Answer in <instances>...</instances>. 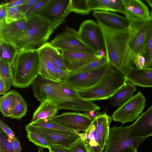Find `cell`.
<instances>
[{"instance_id": "obj_1", "label": "cell", "mask_w": 152, "mask_h": 152, "mask_svg": "<svg viewBox=\"0 0 152 152\" xmlns=\"http://www.w3.org/2000/svg\"><path fill=\"white\" fill-rule=\"evenodd\" d=\"M39 58L37 49L19 52L10 65L12 85L27 88L39 75Z\"/></svg>"}, {"instance_id": "obj_2", "label": "cell", "mask_w": 152, "mask_h": 152, "mask_svg": "<svg viewBox=\"0 0 152 152\" xmlns=\"http://www.w3.org/2000/svg\"><path fill=\"white\" fill-rule=\"evenodd\" d=\"M98 23L103 33L109 63L125 76L126 73L124 67V59L129 37V28L115 29Z\"/></svg>"}, {"instance_id": "obj_3", "label": "cell", "mask_w": 152, "mask_h": 152, "mask_svg": "<svg viewBox=\"0 0 152 152\" xmlns=\"http://www.w3.org/2000/svg\"><path fill=\"white\" fill-rule=\"evenodd\" d=\"M111 65L103 78L93 87L77 91L80 97L92 101L110 99L126 82L125 76Z\"/></svg>"}, {"instance_id": "obj_4", "label": "cell", "mask_w": 152, "mask_h": 152, "mask_svg": "<svg viewBox=\"0 0 152 152\" xmlns=\"http://www.w3.org/2000/svg\"><path fill=\"white\" fill-rule=\"evenodd\" d=\"M26 20V32L15 45L18 52L38 48L46 43L55 30L51 24L38 16Z\"/></svg>"}, {"instance_id": "obj_5", "label": "cell", "mask_w": 152, "mask_h": 152, "mask_svg": "<svg viewBox=\"0 0 152 152\" xmlns=\"http://www.w3.org/2000/svg\"><path fill=\"white\" fill-rule=\"evenodd\" d=\"M151 20L130 21L129 37L124 59V67L126 74L135 67L134 59L137 55L141 53L144 47Z\"/></svg>"}, {"instance_id": "obj_6", "label": "cell", "mask_w": 152, "mask_h": 152, "mask_svg": "<svg viewBox=\"0 0 152 152\" xmlns=\"http://www.w3.org/2000/svg\"><path fill=\"white\" fill-rule=\"evenodd\" d=\"M34 97L40 103L50 101L61 110L68 96L64 93L60 83H55L39 75L31 84Z\"/></svg>"}, {"instance_id": "obj_7", "label": "cell", "mask_w": 152, "mask_h": 152, "mask_svg": "<svg viewBox=\"0 0 152 152\" xmlns=\"http://www.w3.org/2000/svg\"><path fill=\"white\" fill-rule=\"evenodd\" d=\"M146 139L133 138L128 126H114L110 129L104 152H121L123 150L132 147L137 148Z\"/></svg>"}, {"instance_id": "obj_8", "label": "cell", "mask_w": 152, "mask_h": 152, "mask_svg": "<svg viewBox=\"0 0 152 152\" xmlns=\"http://www.w3.org/2000/svg\"><path fill=\"white\" fill-rule=\"evenodd\" d=\"M109 63L85 72L68 75L61 81L72 89L79 91L91 88L103 78L111 67Z\"/></svg>"}, {"instance_id": "obj_9", "label": "cell", "mask_w": 152, "mask_h": 152, "mask_svg": "<svg viewBox=\"0 0 152 152\" xmlns=\"http://www.w3.org/2000/svg\"><path fill=\"white\" fill-rule=\"evenodd\" d=\"M145 105V97L139 91L113 112L112 119L122 124L132 122L139 117Z\"/></svg>"}, {"instance_id": "obj_10", "label": "cell", "mask_w": 152, "mask_h": 152, "mask_svg": "<svg viewBox=\"0 0 152 152\" xmlns=\"http://www.w3.org/2000/svg\"><path fill=\"white\" fill-rule=\"evenodd\" d=\"M25 129L26 132L38 134L43 137L49 146L59 145L70 148L71 145L78 140L80 137L78 132H70L51 130L26 125Z\"/></svg>"}, {"instance_id": "obj_11", "label": "cell", "mask_w": 152, "mask_h": 152, "mask_svg": "<svg viewBox=\"0 0 152 152\" xmlns=\"http://www.w3.org/2000/svg\"><path fill=\"white\" fill-rule=\"evenodd\" d=\"M50 43L52 46L60 50L78 51L95 53L92 49L82 41L78 31L68 27H67L61 33L57 34Z\"/></svg>"}, {"instance_id": "obj_12", "label": "cell", "mask_w": 152, "mask_h": 152, "mask_svg": "<svg viewBox=\"0 0 152 152\" xmlns=\"http://www.w3.org/2000/svg\"><path fill=\"white\" fill-rule=\"evenodd\" d=\"M70 0H50L38 16L51 24L55 29L70 13Z\"/></svg>"}, {"instance_id": "obj_13", "label": "cell", "mask_w": 152, "mask_h": 152, "mask_svg": "<svg viewBox=\"0 0 152 152\" xmlns=\"http://www.w3.org/2000/svg\"><path fill=\"white\" fill-rule=\"evenodd\" d=\"M78 32L82 41L96 54L101 49L106 52L103 33L98 23L92 20H86L80 25Z\"/></svg>"}, {"instance_id": "obj_14", "label": "cell", "mask_w": 152, "mask_h": 152, "mask_svg": "<svg viewBox=\"0 0 152 152\" xmlns=\"http://www.w3.org/2000/svg\"><path fill=\"white\" fill-rule=\"evenodd\" d=\"M59 124L77 132H85L89 127L93 119L87 113L65 112L56 115L53 119Z\"/></svg>"}, {"instance_id": "obj_15", "label": "cell", "mask_w": 152, "mask_h": 152, "mask_svg": "<svg viewBox=\"0 0 152 152\" xmlns=\"http://www.w3.org/2000/svg\"><path fill=\"white\" fill-rule=\"evenodd\" d=\"M27 26L26 19L0 26V40L15 46L24 35Z\"/></svg>"}, {"instance_id": "obj_16", "label": "cell", "mask_w": 152, "mask_h": 152, "mask_svg": "<svg viewBox=\"0 0 152 152\" xmlns=\"http://www.w3.org/2000/svg\"><path fill=\"white\" fill-rule=\"evenodd\" d=\"M37 49L39 58V75L45 79L53 82V72L55 67L52 57L57 49L52 46L50 43L46 42Z\"/></svg>"}, {"instance_id": "obj_17", "label": "cell", "mask_w": 152, "mask_h": 152, "mask_svg": "<svg viewBox=\"0 0 152 152\" xmlns=\"http://www.w3.org/2000/svg\"><path fill=\"white\" fill-rule=\"evenodd\" d=\"M69 72L87 64L96 58L95 53L66 50H60Z\"/></svg>"}, {"instance_id": "obj_18", "label": "cell", "mask_w": 152, "mask_h": 152, "mask_svg": "<svg viewBox=\"0 0 152 152\" xmlns=\"http://www.w3.org/2000/svg\"><path fill=\"white\" fill-rule=\"evenodd\" d=\"M128 126L131 135L133 139L147 138L152 135V105Z\"/></svg>"}, {"instance_id": "obj_19", "label": "cell", "mask_w": 152, "mask_h": 152, "mask_svg": "<svg viewBox=\"0 0 152 152\" xmlns=\"http://www.w3.org/2000/svg\"><path fill=\"white\" fill-rule=\"evenodd\" d=\"M93 15L98 23L107 27L117 30L128 29L130 22L126 17L115 13L103 11H94Z\"/></svg>"}, {"instance_id": "obj_20", "label": "cell", "mask_w": 152, "mask_h": 152, "mask_svg": "<svg viewBox=\"0 0 152 152\" xmlns=\"http://www.w3.org/2000/svg\"><path fill=\"white\" fill-rule=\"evenodd\" d=\"M122 1L125 8L124 14L130 22L151 20L149 9L142 1L122 0Z\"/></svg>"}, {"instance_id": "obj_21", "label": "cell", "mask_w": 152, "mask_h": 152, "mask_svg": "<svg viewBox=\"0 0 152 152\" xmlns=\"http://www.w3.org/2000/svg\"><path fill=\"white\" fill-rule=\"evenodd\" d=\"M125 78L134 86L152 87V68L139 69L135 67L127 73Z\"/></svg>"}, {"instance_id": "obj_22", "label": "cell", "mask_w": 152, "mask_h": 152, "mask_svg": "<svg viewBox=\"0 0 152 152\" xmlns=\"http://www.w3.org/2000/svg\"><path fill=\"white\" fill-rule=\"evenodd\" d=\"M78 134L88 152H101L95 118L93 119L91 125L85 132H78Z\"/></svg>"}, {"instance_id": "obj_23", "label": "cell", "mask_w": 152, "mask_h": 152, "mask_svg": "<svg viewBox=\"0 0 152 152\" xmlns=\"http://www.w3.org/2000/svg\"><path fill=\"white\" fill-rule=\"evenodd\" d=\"M96 132L101 152H103L108 140L110 124L111 119L106 113L98 115L95 117Z\"/></svg>"}, {"instance_id": "obj_24", "label": "cell", "mask_w": 152, "mask_h": 152, "mask_svg": "<svg viewBox=\"0 0 152 152\" xmlns=\"http://www.w3.org/2000/svg\"><path fill=\"white\" fill-rule=\"evenodd\" d=\"M92 10L112 11L124 14L125 8L122 0H88Z\"/></svg>"}, {"instance_id": "obj_25", "label": "cell", "mask_w": 152, "mask_h": 152, "mask_svg": "<svg viewBox=\"0 0 152 152\" xmlns=\"http://www.w3.org/2000/svg\"><path fill=\"white\" fill-rule=\"evenodd\" d=\"M58 110L56 106L51 102H43L34 113L31 122L46 119H53L56 115Z\"/></svg>"}, {"instance_id": "obj_26", "label": "cell", "mask_w": 152, "mask_h": 152, "mask_svg": "<svg viewBox=\"0 0 152 152\" xmlns=\"http://www.w3.org/2000/svg\"><path fill=\"white\" fill-rule=\"evenodd\" d=\"M136 90L134 85L126 81L110 99L111 104L114 107H119L130 99Z\"/></svg>"}, {"instance_id": "obj_27", "label": "cell", "mask_w": 152, "mask_h": 152, "mask_svg": "<svg viewBox=\"0 0 152 152\" xmlns=\"http://www.w3.org/2000/svg\"><path fill=\"white\" fill-rule=\"evenodd\" d=\"M17 91L12 90L1 97L0 109L4 117H10L15 107Z\"/></svg>"}, {"instance_id": "obj_28", "label": "cell", "mask_w": 152, "mask_h": 152, "mask_svg": "<svg viewBox=\"0 0 152 152\" xmlns=\"http://www.w3.org/2000/svg\"><path fill=\"white\" fill-rule=\"evenodd\" d=\"M18 52L17 48L14 45L0 40V59L10 65Z\"/></svg>"}, {"instance_id": "obj_29", "label": "cell", "mask_w": 152, "mask_h": 152, "mask_svg": "<svg viewBox=\"0 0 152 152\" xmlns=\"http://www.w3.org/2000/svg\"><path fill=\"white\" fill-rule=\"evenodd\" d=\"M29 125L46 129L70 132H77L74 130L61 125L53 121V119H46L31 122Z\"/></svg>"}, {"instance_id": "obj_30", "label": "cell", "mask_w": 152, "mask_h": 152, "mask_svg": "<svg viewBox=\"0 0 152 152\" xmlns=\"http://www.w3.org/2000/svg\"><path fill=\"white\" fill-rule=\"evenodd\" d=\"M27 110V103L21 95L17 92L15 105L10 118L20 119L26 115Z\"/></svg>"}, {"instance_id": "obj_31", "label": "cell", "mask_w": 152, "mask_h": 152, "mask_svg": "<svg viewBox=\"0 0 152 152\" xmlns=\"http://www.w3.org/2000/svg\"><path fill=\"white\" fill-rule=\"evenodd\" d=\"M140 53L145 57L146 62L145 69L152 68V20L151 22L144 47Z\"/></svg>"}, {"instance_id": "obj_32", "label": "cell", "mask_w": 152, "mask_h": 152, "mask_svg": "<svg viewBox=\"0 0 152 152\" xmlns=\"http://www.w3.org/2000/svg\"><path fill=\"white\" fill-rule=\"evenodd\" d=\"M69 10L70 12L82 15L88 14L91 10L88 0H70Z\"/></svg>"}, {"instance_id": "obj_33", "label": "cell", "mask_w": 152, "mask_h": 152, "mask_svg": "<svg viewBox=\"0 0 152 152\" xmlns=\"http://www.w3.org/2000/svg\"><path fill=\"white\" fill-rule=\"evenodd\" d=\"M0 77L2 79L5 85L7 91H9L12 85L10 65L1 59H0Z\"/></svg>"}, {"instance_id": "obj_34", "label": "cell", "mask_w": 152, "mask_h": 152, "mask_svg": "<svg viewBox=\"0 0 152 152\" xmlns=\"http://www.w3.org/2000/svg\"><path fill=\"white\" fill-rule=\"evenodd\" d=\"M109 63L107 57L96 58L83 66L73 71L69 72V75H73L88 71L105 65Z\"/></svg>"}, {"instance_id": "obj_35", "label": "cell", "mask_w": 152, "mask_h": 152, "mask_svg": "<svg viewBox=\"0 0 152 152\" xmlns=\"http://www.w3.org/2000/svg\"><path fill=\"white\" fill-rule=\"evenodd\" d=\"M26 19L20 6L7 7L6 22L7 24Z\"/></svg>"}, {"instance_id": "obj_36", "label": "cell", "mask_w": 152, "mask_h": 152, "mask_svg": "<svg viewBox=\"0 0 152 152\" xmlns=\"http://www.w3.org/2000/svg\"><path fill=\"white\" fill-rule=\"evenodd\" d=\"M27 137L29 141L37 146L49 149V146L45 139L41 135L36 133L27 132Z\"/></svg>"}, {"instance_id": "obj_37", "label": "cell", "mask_w": 152, "mask_h": 152, "mask_svg": "<svg viewBox=\"0 0 152 152\" xmlns=\"http://www.w3.org/2000/svg\"><path fill=\"white\" fill-rule=\"evenodd\" d=\"M50 0H39L24 14L27 19L32 17L37 16L40 12Z\"/></svg>"}, {"instance_id": "obj_38", "label": "cell", "mask_w": 152, "mask_h": 152, "mask_svg": "<svg viewBox=\"0 0 152 152\" xmlns=\"http://www.w3.org/2000/svg\"><path fill=\"white\" fill-rule=\"evenodd\" d=\"M0 152H14L10 139L3 131H0Z\"/></svg>"}, {"instance_id": "obj_39", "label": "cell", "mask_w": 152, "mask_h": 152, "mask_svg": "<svg viewBox=\"0 0 152 152\" xmlns=\"http://www.w3.org/2000/svg\"><path fill=\"white\" fill-rule=\"evenodd\" d=\"M52 61L55 67L69 71L65 64L61 53L58 49L56 50L53 55Z\"/></svg>"}, {"instance_id": "obj_40", "label": "cell", "mask_w": 152, "mask_h": 152, "mask_svg": "<svg viewBox=\"0 0 152 152\" xmlns=\"http://www.w3.org/2000/svg\"><path fill=\"white\" fill-rule=\"evenodd\" d=\"M69 72L55 67L52 74L53 82L59 83L65 78L69 75Z\"/></svg>"}, {"instance_id": "obj_41", "label": "cell", "mask_w": 152, "mask_h": 152, "mask_svg": "<svg viewBox=\"0 0 152 152\" xmlns=\"http://www.w3.org/2000/svg\"><path fill=\"white\" fill-rule=\"evenodd\" d=\"M146 59L144 56L140 53L137 55L134 60V65L135 67L139 69H143L145 68Z\"/></svg>"}, {"instance_id": "obj_42", "label": "cell", "mask_w": 152, "mask_h": 152, "mask_svg": "<svg viewBox=\"0 0 152 152\" xmlns=\"http://www.w3.org/2000/svg\"><path fill=\"white\" fill-rule=\"evenodd\" d=\"M70 148L73 152H88L80 138L72 144Z\"/></svg>"}, {"instance_id": "obj_43", "label": "cell", "mask_w": 152, "mask_h": 152, "mask_svg": "<svg viewBox=\"0 0 152 152\" xmlns=\"http://www.w3.org/2000/svg\"><path fill=\"white\" fill-rule=\"evenodd\" d=\"M0 129L5 134L8 138L12 140L15 136L14 132L2 120L0 121Z\"/></svg>"}, {"instance_id": "obj_44", "label": "cell", "mask_w": 152, "mask_h": 152, "mask_svg": "<svg viewBox=\"0 0 152 152\" xmlns=\"http://www.w3.org/2000/svg\"><path fill=\"white\" fill-rule=\"evenodd\" d=\"M7 4L3 3L0 5V26L6 23V18L7 15Z\"/></svg>"}, {"instance_id": "obj_45", "label": "cell", "mask_w": 152, "mask_h": 152, "mask_svg": "<svg viewBox=\"0 0 152 152\" xmlns=\"http://www.w3.org/2000/svg\"><path fill=\"white\" fill-rule=\"evenodd\" d=\"M39 0H26L23 4L20 6L23 13L24 15Z\"/></svg>"}, {"instance_id": "obj_46", "label": "cell", "mask_w": 152, "mask_h": 152, "mask_svg": "<svg viewBox=\"0 0 152 152\" xmlns=\"http://www.w3.org/2000/svg\"><path fill=\"white\" fill-rule=\"evenodd\" d=\"M48 149L52 152H73L70 148L57 145L50 146Z\"/></svg>"}, {"instance_id": "obj_47", "label": "cell", "mask_w": 152, "mask_h": 152, "mask_svg": "<svg viewBox=\"0 0 152 152\" xmlns=\"http://www.w3.org/2000/svg\"><path fill=\"white\" fill-rule=\"evenodd\" d=\"M12 141L14 152H20L22 150V148L18 137L15 136L12 140Z\"/></svg>"}, {"instance_id": "obj_48", "label": "cell", "mask_w": 152, "mask_h": 152, "mask_svg": "<svg viewBox=\"0 0 152 152\" xmlns=\"http://www.w3.org/2000/svg\"><path fill=\"white\" fill-rule=\"evenodd\" d=\"M26 0H11L4 3L7 4V7L21 6L24 3Z\"/></svg>"}, {"instance_id": "obj_49", "label": "cell", "mask_w": 152, "mask_h": 152, "mask_svg": "<svg viewBox=\"0 0 152 152\" xmlns=\"http://www.w3.org/2000/svg\"><path fill=\"white\" fill-rule=\"evenodd\" d=\"M6 91L5 85L2 79L0 77V94L4 95L6 94Z\"/></svg>"}, {"instance_id": "obj_50", "label": "cell", "mask_w": 152, "mask_h": 152, "mask_svg": "<svg viewBox=\"0 0 152 152\" xmlns=\"http://www.w3.org/2000/svg\"><path fill=\"white\" fill-rule=\"evenodd\" d=\"M97 57L102 58L104 57H107L106 52L103 49L99 50L96 53Z\"/></svg>"}, {"instance_id": "obj_51", "label": "cell", "mask_w": 152, "mask_h": 152, "mask_svg": "<svg viewBox=\"0 0 152 152\" xmlns=\"http://www.w3.org/2000/svg\"><path fill=\"white\" fill-rule=\"evenodd\" d=\"M137 148L133 147L127 148L121 152H138Z\"/></svg>"}, {"instance_id": "obj_52", "label": "cell", "mask_w": 152, "mask_h": 152, "mask_svg": "<svg viewBox=\"0 0 152 152\" xmlns=\"http://www.w3.org/2000/svg\"><path fill=\"white\" fill-rule=\"evenodd\" d=\"M87 114L91 118L93 119L94 118L96 117L97 115L96 114L95 111H91L89 112H87Z\"/></svg>"}, {"instance_id": "obj_53", "label": "cell", "mask_w": 152, "mask_h": 152, "mask_svg": "<svg viewBox=\"0 0 152 152\" xmlns=\"http://www.w3.org/2000/svg\"><path fill=\"white\" fill-rule=\"evenodd\" d=\"M146 1L148 3L152 9V0H146Z\"/></svg>"}, {"instance_id": "obj_54", "label": "cell", "mask_w": 152, "mask_h": 152, "mask_svg": "<svg viewBox=\"0 0 152 152\" xmlns=\"http://www.w3.org/2000/svg\"><path fill=\"white\" fill-rule=\"evenodd\" d=\"M38 152H44V148L41 147H39Z\"/></svg>"}, {"instance_id": "obj_55", "label": "cell", "mask_w": 152, "mask_h": 152, "mask_svg": "<svg viewBox=\"0 0 152 152\" xmlns=\"http://www.w3.org/2000/svg\"><path fill=\"white\" fill-rule=\"evenodd\" d=\"M151 20H152V11H151L150 13Z\"/></svg>"}]
</instances>
